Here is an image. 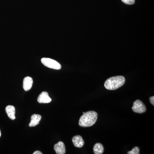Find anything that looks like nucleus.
I'll list each match as a JSON object with an SVG mask.
<instances>
[{
    "mask_svg": "<svg viewBox=\"0 0 154 154\" xmlns=\"http://www.w3.org/2000/svg\"><path fill=\"white\" fill-rule=\"evenodd\" d=\"M42 116L39 114H34L32 115L29 125L30 127L36 126L39 124V122L41 120Z\"/></svg>",
    "mask_w": 154,
    "mask_h": 154,
    "instance_id": "obj_10",
    "label": "nucleus"
},
{
    "mask_svg": "<svg viewBox=\"0 0 154 154\" xmlns=\"http://www.w3.org/2000/svg\"><path fill=\"white\" fill-rule=\"evenodd\" d=\"M54 150L57 154H64L66 153V147L63 142L60 141L54 146Z\"/></svg>",
    "mask_w": 154,
    "mask_h": 154,
    "instance_id": "obj_8",
    "label": "nucleus"
},
{
    "mask_svg": "<svg viewBox=\"0 0 154 154\" xmlns=\"http://www.w3.org/2000/svg\"><path fill=\"white\" fill-rule=\"evenodd\" d=\"M37 101L38 103L45 104L50 103L51 101V99L48 96L47 92H42L38 96Z\"/></svg>",
    "mask_w": 154,
    "mask_h": 154,
    "instance_id": "obj_5",
    "label": "nucleus"
},
{
    "mask_svg": "<svg viewBox=\"0 0 154 154\" xmlns=\"http://www.w3.org/2000/svg\"><path fill=\"white\" fill-rule=\"evenodd\" d=\"M1 137V130H0V137Z\"/></svg>",
    "mask_w": 154,
    "mask_h": 154,
    "instance_id": "obj_16",
    "label": "nucleus"
},
{
    "mask_svg": "<svg viewBox=\"0 0 154 154\" xmlns=\"http://www.w3.org/2000/svg\"><path fill=\"white\" fill-rule=\"evenodd\" d=\"M85 113V112H83V114H84V113Z\"/></svg>",
    "mask_w": 154,
    "mask_h": 154,
    "instance_id": "obj_17",
    "label": "nucleus"
},
{
    "mask_svg": "<svg viewBox=\"0 0 154 154\" xmlns=\"http://www.w3.org/2000/svg\"><path fill=\"white\" fill-rule=\"evenodd\" d=\"M122 1L125 4L128 5H132L135 3V0H122Z\"/></svg>",
    "mask_w": 154,
    "mask_h": 154,
    "instance_id": "obj_13",
    "label": "nucleus"
},
{
    "mask_svg": "<svg viewBox=\"0 0 154 154\" xmlns=\"http://www.w3.org/2000/svg\"><path fill=\"white\" fill-rule=\"evenodd\" d=\"M42 63L45 66L49 68L55 70H60L61 69V66L58 62L49 58H42L41 59Z\"/></svg>",
    "mask_w": 154,
    "mask_h": 154,
    "instance_id": "obj_3",
    "label": "nucleus"
},
{
    "mask_svg": "<svg viewBox=\"0 0 154 154\" xmlns=\"http://www.w3.org/2000/svg\"><path fill=\"white\" fill-rule=\"evenodd\" d=\"M33 80L31 77H25L23 80V88L25 91H29L31 89L33 85Z\"/></svg>",
    "mask_w": 154,
    "mask_h": 154,
    "instance_id": "obj_6",
    "label": "nucleus"
},
{
    "mask_svg": "<svg viewBox=\"0 0 154 154\" xmlns=\"http://www.w3.org/2000/svg\"><path fill=\"white\" fill-rule=\"evenodd\" d=\"M125 78L122 76H116L109 78L105 81L104 86L106 89L110 91L117 90L125 83Z\"/></svg>",
    "mask_w": 154,
    "mask_h": 154,
    "instance_id": "obj_2",
    "label": "nucleus"
},
{
    "mask_svg": "<svg viewBox=\"0 0 154 154\" xmlns=\"http://www.w3.org/2000/svg\"><path fill=\"white\" fill-rule=\"evenodd\" d=\"M133 111L135 113H142L146 111V109L145 105L140 100H137L133 103L132 107Z\"/></svg>",
    "mask_w": 154,
    "mask_h": 154,
    "instance_id": "obj_4",
    "label": "nucleus"
},
{
    "mask_svg": "<svg viewBox=\"0 0 154 154\" xmlns=\"http://www.w3.org/2000/svg\"><path fill=\"white\" fill-rule=\"evenodd\" d=\"M150 102L151 103L152 105H154V96H152L149 98Z\"/></svg>",
    "mask_w": 154,
    "mask_h": 154,
    "instance_id": "obj_14",
    "label": "nucleus"
},
{
    "mask_svg": "<svg viewBox=\"0 0 154 154\" xmlns=\"http://www.w3.org/2000/svg\"><path fill=\"white\" fill-rule=\"evenodd\" d=\"M104 148L102 144L96 143L94 147V152L95 154H102L104 152Z\"/></svg>",
    "mask_w": 154,
    "mask_h": 154,
    "instance_id": "obj_11",
    "label": "nucleus"
},
{
    "mask_svg": "<svg viewBox=\"0 0 154 154\" xmlns=\"http://www.w3.org/2000/svg\"><path fill=\"white\" fill-rule=\"evenodd\" d=\"M5 111L7 115L12 120H14L16 119L15 116V107L13 105H8L6 107Z\"/></svg>",
    "mask_w": 154,
    "mask_h": 154,
    "instance_id": "obj_9",
    "label": "nucleus"
},
{
    "mask_svg": "<svg viewBox=\"0 0 154 154\" xmlns=\"http://www.w3.org/2000/svg\"><path fill=\"white\" fill-rule=\"evenodd\" d=\"M98 119V114L94 111L86 112L81 116L79 125L82 127H89L96 123Z\"/></svg>",
    "mask_w": 154,
    "mask_h": 154,
    "instance_id": "obj_1",
    "label": "nucleus"
},
{
    "mask_svg": "<svg viewBox=\"0 0 154 154\" xmlns=\"http://www.w3.org/2000/svg\"><path fill=\"white\" fill-rule=\"evenodd\" d=\"M128 154H139L140 149L137 146L134 147L130 151L128 152Z\"/></svg>",
    "mask_w": 154,
    "mask_h": 154,
    "instance_id": "obj_12",
    "label": "nucleus"
},
{
    "mask_svg": "<svg viewBox=\"0 0 154 154\" xmlns=\"http://www.w3.org/2000/svg\"><path fill=\"white\" fill-rule=\"evenodd\" d=\"M73 143L77 148H82L85 144L82 137L80 135H76L72 139Z\"/></svg>",
    "mask_w": 154,
    "mask_h": 154,
    "instance_id": "obj_7",
    "label": "nucleus"
},
{
    "mask_svg": "<svg viewBox=\"0 0 154 154\" xmlns=\"http://www.w3.org/2000/svg\"><path fill=\"white\" fill-rule=\"evenodd\" d=\"M42 153L41 152L39 151H35L34 153H33V154H42Z\"/></svg>",
    "mask_w": 154,
    "mask_h": 154,
    "instance_id": "obj_15",
    "label": "nucleus"
}]
</instances>
